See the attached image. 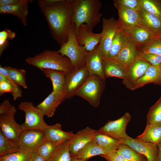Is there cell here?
<instances>
[{
    "label": "cell",
    "mask_w": 161,
    "mask_h": 161,
    "mask_svg": "<svg viewBox=\"0 0 161 161\" xmlns=\"http://www.w3.org/2000/svg\"><path fill=\"white\" fill-rule=\"evenodd\" d=\"M138 49L130 40L126 46L114 58L121 63L127 69L136 60Z\"/></svg>",
    "instance_id": "cell-26"
},
{
    "label": "cell",
    "mask_w": 161,
    "mask_h": 161,
    "mask_svg": "<svg viewBox=\"0 0 161 161\" xmlns=\"http://www.w3.org/2000/svg\"><path fill=\"white\" fill-rule=\"evenodd\" d=\"M4 67L7 70L9 77L18 85L25 89L27 88L25 70L17 69L9 66Z\"/></svg>",
    "instance_id": "cell-33"
},
{
    "label": "cell",
    "mask_w": 161,
    "mask_h": 161,
    "mask_svg": "<svg viewBox=\"0 0 161 161\" xmlns=\"http://www.w3.org/2000/svg\"><path fill=\"white\" fill-rule=\"evenodd\" d=\"M32 0H21L19 3L13 5L0 6V14H10L17 17L25 26L27 25V17L29 4Z\"/></svg>",
    "instance_id": "cell-19"
},
{
    "label": "cell",
    "mask_w": 161,
    "mask_h": 161,
    "mask_svg": "<svg viewBox=\"0 0 161 161\" xmlns=\"http://www.w3.org/2000/svg\"><path fill=\"white\" fill-rule=\"evenodd\" d=\"M25 61L40 70L46 69L61 71L66 74L74 69L68 58L58 51L46 50L33 57H27Z\"/></svg>",
    "instance_id": "cell-3"
},
{
    "label": "cell",
    "mask_w": 161,
    "mask_h": 161,
    "mask_svg": "<svg viewBox=\"0 0 161 161\" xmlns=\"http://www.w3.org/2000/svg\"><path fill=\"white\" fill-rule=\"evenodd\" d=\"M88 160L82 159L72 158L71 161H87Z\"/></svg>",
    "instance_id": "cell-50"
},
{
    "label": "cell",
    "mask_w": 161,
    "mask_h": 161,
    "mask_svg": "<svg viewBox=\"0 0 161 161\" xmlns=\"http://www.w3.org/2000/svg\"><path fill=\"white\" fill-rule=\"evenodd\" d=\"M72 23L75 30L82 24H86L92 29L100 22L102 16L99 12L102 6L100 0H73Z\"/></svg>",
    "instance_id": "cell-2"
},
{
    "label": "cell",
    "mask_w": 161,
    "mask_h": 161,
    "mask_svg": "<svg viewBox=\"0 0 161 161\" xmlns=\"http://www.w3.org/2000/svg\"><path fill=\"white\" fill-rule=\"evenodd\" d=\"M147 121L148 124H161V96L149 109Z\"/></svg>",
    "instance_id": "cell-34"
},
{
    "label": "cell",
    "mask_w": 161,
    "mask_h": 161,
    "mask_svg": "<svg viewBox=\"0 0 161 161\" xmlns=\"http://www.w3.org/2000/svg\"><path fill=\"white\" fill-rule=\"evenodd\" d=\"M93 138L97 144L107 153L117 152L121 144L114 139L99 130H94Z\"/></svg>",
    "instance_id": "cell-24"
},
{
    "label": "cell",
    "mask_w": 161,
    "mask_h": 161,
    "mask_svg": "<svg viewBox=\"0 0 161 161\" xmlns=\"http://www.w3.org/2000/svg\"><path fill=\"white\" fill-rule=\"evenodd\" d=\"M114 5L120 6L139 12L141 8L140 0H114Z\"/></svg>",
    "instance_id": "cell-43"
},
{
    "label": "cell",
    "mask_w": 161,
    "mask_h": 161,
    "mask_svg": "<svg viewBox=\"0 0 161 161\" xmlns=\"http://www.w3.org/2000/svg\"><path fill=\"white\" fill-rule=\"evenodd\" d=\"M47 22L51 34L61 47L68 40L72 23L73 0H61L53 6L41 9Z\"/></svg>",
    "instance_id": "cell-1"
},
{
    "label": "cell",
    "mask_w": 161,
    "mask_h": 161,
    "mask_svg": "<svg viewBox=\"0 0 161 161\" xmlns=\"http://www.w3.org/2000/svg\"><path fill=\"white\" fill-rule=\"evenodd\" d=\"M75 30L72 23L69 30L67 41L61 47L58 51L70 61L74 68L85 66L86 49L77 42Z\"/></svg>",
    "instance_id": "cell-5"
},
{
    "label": "cell",
    "mask_w": 161,
    "mask_h": 161,
    "mask_svg": "<svg viewBox=\"0 0 161 161\" xmlns=\"http://www.w3.org/2000/svg\"><path fill=\"white\" fill-rule=\"evenodd\" d=\"M57 145L46 140L40 146L36 151L46 161H47L53 153Z\"/></svg>",
    "instance_id": "cell-38"
},
{
    "label": "cell",
    "mask_w": 161,
    "mask_h": 161,
    "mask_svg": "<svg viewBox=\"0 0 161 161\" xmlns=\"http://www.w3.org/2000/svg\"><path fill=\"white\" fill-rule=\"evenodd\" d=\"M160 69L161 75H160V83H159V85H161V63L160 64Z\"/></svg>",
    "instance_id": "cell-51"
},
{
    "label": "cell",
    "mask_w": 161,
    "mask_h": 161,
    "mask_svg": "<svg viewBox=\"0 0 161 161\" xmlns=\"http://www.w3.org/2000/svg\"><path fill=\"white\" fill-rule=\"evenodd\" d=\"M103 58L98 45L92 50L86 51L85 67L89 76L96 75L105 79L103 71Z\"/></svg>",
    "instance_id": "cell-15"
},
{
    "label": "cell",
    "mask_w": 161,
    "mask_h": 161,
    "mask_svg": "<svg viewBox=\"0 0 161 161\" xmlns=\"http://www.w3.org/2000/svg\"><path fill=\"white\" fill-rule=\"evenodd\" d=\"M137 49L139 53H150L161 56V41L160 37L153 39Z\"/></svg>",
    "instance_id": "cell-36"
},
{
    "label": "cell",
    "mask_w": 161,
    "mask_h": 161,
    "mask_svg": "<svg viewBox=\"0 0 161 161\" xmlns=\"http://www.w3.org/2000/svg\"><path fill=\"white\" fill-rule=\"evenodd\" d=\"M114 6L117 10L119 16L118 21L120 28L125 30L141 25L138 12L122 6Z\"/></svg>",
    "instance_id": "cell-17"
},
{
    "label": "cell",
    "mask_w": 161,
    "mask_h": 161,
    "mask_svg": "<svg viewBox=\"0 0 161 161\" xmlns=\"http://www.w3.org/2000/svg\"><path fill=\"white\" fill-rule=\"evenodd\" d=\"M105 80L96 75L89 76L75 95L84 99L92 106L98 107L105 88Z\"/></svg>",
    "instance_id": "cell-6"
},
{
    "label": "cell",
    "mask_w": 161,
    "mask_h": 161,
    "mask_svg": "<svg viewBox=\"0 0 161 161\" xmlns=\"http://www.w3.org/2000/svg\"><path fill=\"white\" fill-rule=\"evenodd\" d=\"M157 146L158 148V152L157 161H161V142Z\"/></svg>",
    "instance_id": "cell-49"
},
{
    "label": "cell",
    "mask_w": 161,
    "mask_h": 161,
    "mask_svg": "<svg viewBox=\"0 0 161 161\" xmlns=\"http://www.w3.org/2000/svg\"><path fill=\"white\" fill-rule=\"evenodd\" d=\"M141 7L161 18V0H140Z\"/></svg>",
    "instance_id": "cell-37"
},
{
    "label": "cell",
    "mask_w": 161,
    "mask_h": 161,
    "mask_svg": "<svg viewBox=\"0 0 161 161\" xmlns=\"http://www.w3.org/2000/svg\"><path fill=\"white\" fill-rule=\"evenodd\" d=\"M94 130L87 126L75 134L71 140L69 145L70 153L72 158L75 157L94 140Z\"/></svg>",
    "instance_id": "cell-14"
},
{
    "label": "cell",
    "mask_w": 161,
    "mask_h": 161,
    "mask_svg": "<svg viewBox=\"0 0 161 161\" xmlns=\"http://www.w3.org/2000/svg\"><path fill=\"white\" fill-rule=\"evenodd\" d=\"M21 0H0V6L13 5L19 3Z\"/></svg>",
    "instance_id": "cell-47"
},
{
    "label": "cell",
    "mask_w": 161,
    "mask_h": 161,
    "mask_svg": "<svg viewBox=\"0 0 161 161\" xmlns=\"http://www.w3.org/2000/svg\"><path fill=\"white\" fill-rule=\"evenodd\" d=\"M89 76L85 66L74 68L72 71L66 74L64 89L65 99H70L75 95Z\"/></svg>",
    "instance_id": "cell-8"
},
{
    "label": "cell",
    "mask_w": 161,
    "mask_h": 161,
    "mask_svg": "<svg viewBox=\"0 0 161 161\" xmlns=\"http://www.w3.org/2000/svg\"><path fill=\"white\" fill-rule=\"evenodd\" d=\"M135 139L157 145L161 142V124H147L143 132Z\"/></svg>",
    "instance_id": "cell-29"
},
{
    "label": "cell",
    "mask_w": 161,
    "mask_h": 161,
    "mask_svg": "<svg viewBox=\"0 0 161 161\" xmlns=\"http://www.w3.org/2000/svg\"><path fill=\"white\" fill-rule=\"evenodd\" d=\"M16 36V33L10 30L5 28L0 32V56L8 47L9 40L13 39Z\"/></svg>",
    "instance_id": "cell-40"
},
{
    "label": "cell",
    "mask_w": 161,
    "mask_h": 161,
    "mask_svg": "<svg viewBox=\"0 0 161 161\" xmlns=\"http://www.w3.org/2000/svg\"><path fill=\"white\" fill-rule=\"evenodd\" d=\"M160 40L161 41V33H160Z\"/></svg>",
    "instance_id": "cell-52"
},
{
    "label": "cell",
    "mask_w": 161,
    "mask_h": 161,
    "mask_svg": "<svg viewBox=\"0 0 161 161\" xmlns=\"http://www.w3.org/2000/svg\"><path fill=\"white\" fill-rule=\"evenodd\" d=\"M136 59L140 60L154 66H158L161 63V56L155 54L137 52Z\"/></svg>",
    "instance_id": "cell-41"
},
{
    "label": "cell",
    "mask_w": 161,
    "mask_h": 161,
    "mask_svg": "<svg viewBox=\"0 0 161 161\" xmlns=\"http://www.w3.org/2000/svg\"><path fill=\"white\" fill-rule=\"evenodd\" d=\"M71 139L58 145L50 158L47 161H71L69 145Z\"/></svg>",
    "instance_id": "cell-30"
},
{
    "label": "cell",
    "mask_w": 161,
    "mask_h": 161,
    "mask_svg": "<svg viewBox=\"0 0 161 161\" xmlns=\"http://www.w3.org/2000/svg\"><path fill=\"white\" fill-rule=\"evenodd\" d=\"M20 150L18 143L5 136L0 130V156L13 153Z\"/></svg>",
    "instance_id": "cell-32"
},
{
    "label": "cell",
    "mask_w": 161,
    "mask_h": 161,
    "mask_svg": "<svg viewBox=\"0 0 161 161\" xmlns=\"http://www.w3.org/2000/svg\"><path fill=\"white\" fill-rule=\"evenodd\" d=\"M106 154V152L94 140L74 158L88 160L89 158L95 156H101Z\"/></svg>",
    "instance_id": "cell-31"
},
{
    "label": "cell",
    "mask_w": 161,
    "mask_h": 161,
    "mask_svg": "<svg viewBox=\"0 0 161 161\" xmlns=\"http://www.w3.org/2000/svg\"><path fill=\"white\" fill-rule=\"evenodd\" d=\"M150 65L146 62L136 59L126 70V76L123 79V84L127 88L132 90L135 83L143 75Z\"/></svg>",
    "instance_id": "cell-16"
},
{
    "label": "cell",
    "mask_w": 161,
    "mask_h": 161,
    "mask_svg": "<svg viewBox=\"0 0 161 161\" xmlns=\"http://www.w3.org/2000/svg\"><path fill=\"white\" fill-rule=\"evenodd\" d=\"M65 99L64 94L52 91L37 107L41 110L44 115L48 117H52L57 107Z\"/></svg>",
    "instance_id": "cell-20"
},
{
    "label": "cell",
    "mask_w": 161,
    "mask_h": 161,
    "mask_svg": "<svg viewBox=\"0 0 161 161\" xmlns=\"http://www.w3.org/2000/svg\"><path fill=\"white\" fill-rule=\"evenodd\" d=\"M102 28L98 47L103 57L107 58L113 40L120 27L118 20L111 17L108 19L103 18Z\"/></svg>",
    "instance_id": "cell-9"
},
{
    "label": "cell",
    "mask_w": 161,
    "mask_h": 161,
    "mask_svg": "<svg viewBox=\"0 0 161 161\" xmlns=\"http://www.w3.org/2000/svg\"><path fill=\"white\" fill-rule=\"evenodd\" d=\"M130 40L125 30L120 28L113 40L108 55V58H114Z\"/></svg>",
    "instance_id": "cell-28"
},
{
    "label": "cell",
    "mask_w": 161,
    "mask_h": 161,
    "mask_svg": "<svg viewBox=\"0 0 161 161\" xmlns=\"http://www.w3.org/2000/svg\"><path fill=\"white\" fill-rule=\"evenodd\" d=\"M41 70L46 77L51 80L52 84V91L64 94V89L66 73L61 71L46 69Z\"/></svg>",
    "instance_id": "cell-27"
},
{
    "label": "cell",
    "mask_w": 161,
    "mask_h": 161,
    "mask_svg": "<svg viewBox=\"0 0 161 161\" xmlns=\"http://www.w3.org/2000/svg\"><path fill=\"white\" fill-rule=\"evenodd\" d=\"M18 107L25 114V121L21 125L22 131L36 129L44 131L48 125L44 120V115L40 109L35 106L31 101L21 102Z\"/></svg>",
    "instance_id": "cell-7"
},
{
    "label": "cell",
    "mask_w": 161,
    "mask_h": 161,
    "mask_svg": "<svg viewBox=\"0 0 161 161\" xmlns=\"http://www.w3.org/2000/svg\"><path fill=\"white\" fill-rule=\"evenodd\" d=\"M13 88L7 78L0 73V95L7 93H12Z\"/></svg>",
    "instance_id": "cell-44"
},
{
    "label": "cell",
    "mask_w": 161,
    "mask_h": 161,
    "mask_svg": "<svg viewBox=\"0 0 161 161\" xmlns=\"http://www.w3.org/2000/svg\"><path fill=\"white\" fill-rule=\"evenodd\" d=\"M46 140L44 131L29 129L22 131L18 143L20 151L32 154Z\"/></svg>",
    "instance_id": "cell-10"
},
{
    "label": "cell",
    "mask_w": 161,
    "mask_h": 161,
    "mask_svg": "<svg viewBox=\"0 0 161 161\" xmlns=\"http://www.w3.org/2000/svg\"><path fill=\"white\" fill-rule=\"evenodd\" d=\"M31 154L19 151L1 156L0 161H31Z\"/></svg>",
    "instance_id": "cell-39"
},
{
    "label": "cell",
    "mask_w": 161,
    "mask_h": 161,
    "mask_svg": "<svg viewBox=\"0 0 161 161\" xmlns=\"http://www.w3.org/2000/svg\"><path fill=\"white\" fill-rule=\"evenodd\" d=\"M100 156L107 161H128L117 152L109 153Z\"/></svg>",
    "instance_id": "cell-45"
},
{
    "label": "cell",
    "mask_w": 161,
    "mask_h": 161,
    "mask_svg": "<svg viewBox=\"0 0 161 161\" xmlns=\"http://www.w3.org/2000/svg\"><path fill=\"white\" fill-rule=\"evenodd\" d=\"M121 143L127 145L137 153L145 156L148 161H157L158 148L157 144L142 141L129 137L119 140Z\"/></svg>",
    "instance_id": "cell-12"
},
{
    "label": "cell",
    "mask_w": 161,
    "mask_h": 161,
    "mask_svg": "<svg viewBox=\"0 0 161 161\" xmlns=\"http://www.w3.org/2000/svg\"><path fill=\"white\" fill-rule=\"evenodd\" d=\"M160 65L154 66L150 65L143 75L135 83L132 90L142 87L150 83L159 85L161 75Z\"/></svg>",
    "instance_id": "cell-25"
},
{
    "label": "cell",
    "mask_w": 161,
    "mask_h": 161,
    "mask_svg": "<svg viewBox=\"0 0 161 161\" xmlns=\"http://www.w3.org/2000/svg\"><path fill=\"white\" fill-rule=\"evenodd\" d=\"M31 161H46L37 152H33L31 156Z\"/></svg>",
    "instance_id": "cell-48"
},
{
    "label": "cell",
    "mask_w": 161,
    "mask_h": 161,
    "mask_svg": "<svg viewBox=\"0 0 161 161\" xmlns=\"http://www.w3.org/2000/svg\"><path fill=\"white\" fill-rule=\"evenodd\" d=\"M16 111L8 99L4 100L0 104V130L6 137L18 143L23 131L21 125L18 123L14 118Z\"/></svg>",
    "instance_id": "cell-4"
},
{
    "label": "cell",
    "mask_w": 161,
    "mask_h": 161,
    "mask_svg": "<svg viewBox=\"0 0 161 161\" xmlns=\"http://www.w3.org/2000/svg\"><path fill=\"white\" fill-rule=\"evenodd\" d=\"M0 73L7 78L12 86L13 91L12 94L13 100H16L18 98L21 97L22 91L19 86L9 77L7 70L4 67H2L1 65H0Z\"/></svg>",
    "instance_id": "cell-42"
},
{
    "label": "cell",
    "mask_w": 161,
    "mask_h": 161,
    "mask_svg": "<svg viewBox=\"0 0 161 161\" xmlns=\"http://www.w3.org/2000/svg\"><path fill=\"white\" fill-rule=\"evenodd\" d=\"M124 30L127 33L130 40L137 49L145 45L153 39L160 37L141 25Z\"/></svg>",
    "instance_id": "cell-18"
},
{
    "label": "cell",
    "mask_w": 161,
    "mask_h": 161,
    "mask_svg": "<svg viewBox=\"0 0 161 161\" xmlns=\"http://www.w3.org/2000/svg\"><path fill=\"white\" fill-rule=\"evenodd\" d=\"M139 12L141 25L160 37L161 33V18L147 12L142 7Z\"/></svg>",
    "instance_id": "cell-22"
},
{
    "label": "cell",
    "mask_w": 161,
    "mask_h": 161,
    "mask_svg": "<svg viewBox=\"0 0 161 161\" xmlns=\"http://www.w3.org/2000/svg\"><path fill=\"white\" fill-rule=\"evenodd\" d=\"M92 30L87 25L84 24L80 25L75 30L78 43L80 45L84 46L86 51L93 50L100 41L101 33H94Z\"/></svg>",
    "instance_id": "cell-13"
},
{
    "label": "cell",
    "mask_w": 161,
    "mask_h": 161,
    "mask_svg": "<svg viewBox=\"0 0 161 161\" xmlns=\"http://www.w3.org/2000/svg\"><path fill=\"white\" fill-rule=\"evenodd\" d=\"M117 152L128 161H148L143 157V155L125 144L121 143Z\"/></svg>",
    "instance_id": "cell-35"
},
{
    "label": "cell",
    "mask_w": 161,
    "mask_h": 161,
    "mask_svg": "<svg viewBox=\"0 0 161 161\" xmlns=\"http://www.w3.org/2000/svg\"><path fill=\"white\" fill-rule=\"evenodd\" d=\"M131 119L130 114L128 112H126L116 120H109L98 130L119 140L126 139L129 137L126 133V128Z\"/></svg>",
    "instance_id": "cell-11"
},
{
    "label": "cell",
    "mask_w": 161,
    "mask_h": 161,
    "mask_svg": "<svg viewBox=\"0 0 161 161\" xmlns=\"http://www.w3.org/2000/svg\"><path fill=\"white\" fill-rule=\"evenodd\" d=\"M61 0H38V5L40 9L49 7L57 4Z\"/></svg>",
    "instance_id": "cell-46"
},
{
    "label": "cell",
    "mask_w": 161,
    "mask_h": 161,
    "mask_svg": "<svg viewBox=\"0 0 161 161\" xmlns=\"http://www.w3.org/2000/svg\"><path fill=\"white\" fill-rule=\"evenodd\" d=\"M47 140L58 145L65 141L72 139L75 135L72 131H65L61 128V125L57 123L48 125L44 131Z\"/></svg>",
    "instance_id": "cell-21"
},
{
    "label": "cell",
    "mask_w": 161,
    "mask_h": 161,
    "mask_svg": "<svg viewBox=\"0 0 161 161\" xmlns=\"http://www.w3.org/2000/svg\"><path fill=\"white\" fill-rule=\"evenodd\" d=\"M103 71L105 79L114 77L123 79L126 73L125 68L119 62L114 58L104 57Z\"/></svg>",
    "instance_id": "cell-23"
}]
</instances>
